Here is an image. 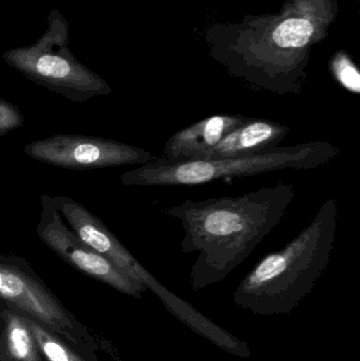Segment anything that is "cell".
Instances as JSON below:
<instances>
[{
	"instance_id": "obj_1",
	"label": "cell",
	"mask_w": 360,
	"mask_h": 361,
	"mask_svg": "<svg viewBox=\"0 0 360 361\" xmlns=\"http://www.w3.org/2000/svg\"><path fill=\"white\" fill-rule=\"evenodd\" d=\"M295 197L293 185L278 183L238 197L188 199L165 210L183 226L182 250L199 254L190 269L192 290L226 279L281 222Z\"/></svg>"
},
{
	"instance_id": "obj_2",
	"label": "cell",
	"mask_w": 360,
	"mask_h": 361,
	"mask_svg": "<svg viewBox=\"0 0 360 361\" xmlns=\"http://www.w3.org/2000/svg\"><path fill=\"white\" fill-rule=\"evenodd\" d=\"M337 219L338 202L328 199L308 226L285 247L266 255L239 282L235 305L259 316L292 313L329 265Z\"/></svg>"
},
{
	"instance_id": "obj_3",
	"label": "cell",
	"mask_w": 360,
	"mask_h": 361,
	"mask_svg": "<svg viewBox=\"0 0 360 361\" xmlns=\"http://www.w3.org/2000/svg\"><path fill=\"white\" fill-rule=\"evenodd\" d=\"M340 152L330 142L311 141L237 158L170 161L158 157L148 164L123 173L120 180L126 186H196L287 169L312 171L329 164Z\"/></svg>"
},
{
	"instance_id": "obj_4",
	"label": "cell",
	"mask_w": 360,
	"mask_h": 361,
	"mask_svg": "<svg viewBox=\"0 0 360 361\" xmlns=\"http://www.w3.org/2000/svg\"><path fill=\"white\" fill-rule=\"evenodd\" d=\"M53 205L66 224L91 248L113 263L125 275L143 284L151 290L163 303L167 311L183 324L196 319L198 310L173 294L147 271L128 248L106 226L105 223L72 197L65 195L51 197Z\"/></svg>"
},
{
	"instance_id": "obj_5",
	"label": "cell",
	"mask_w": 360,
	"mask_h": 361,
	"mask_svg": "<svg viewBox=\"0 0 360 361\" xmlns=\"http://www.w3.org/2000/svg\"><path fill=\"white\" fill-rule=\"evenodd\" d=\"M29 158L58 169L85 171L148 164L158 157L137 146L80 135H55L25 147Z\"/></svg>"
},
{
	"instance_id": "obj_6",
	"label": "cell",
	"mask_w": 360,
	"mask_h": 361,
	"mask_svg": "<svg viewBox=\"0 0 360 361\" xmlns=\"http://www.w3.org/2000/svg\"><path fill=\"white\" fill-rule=\"evenodd\" d=\"M42 212L36 233L42 243L74 269L118 292L141 298L147 288L125 275L113 263L80 239L66 224L51 201V195H40Z\"/></svg>"
},
{
	"instance_id": "obj_7",
	"label": "cell",
	"mask_w": 360,
	"mask_h": 361,
	"mask_svg": "<svg viewBox=\"0 0 360 361\" xmlns=\"http://www.w3.org/2000/svg\"><path fill=\"white\" fill-rule=\"evenodd\" d=\"M0 299L74 345L80 341L71 318L25 259L0 255Z\"/></svg>"
},
{
	"instance_id": "obj_8",
	"label": "cell",
	"mask_w": 360,
	"mask_h": 361,
	"mask_svg": "<svg viewBox=\"0 0 360 361\" xmlns=\"http://www.w3.org/2000/svg\"><path fill=\"white\" fill-rule=\"evenodd\" d=\"M247 120L249 118L241 114H219L199 121L169 137L162 158L170 161L204 159L226 135Z\"/></svg>"
},
{
	"instance_id": "obj_9",
	"label": "cell",
	"mask_w": 360,
	"mask_h": 361,
	"mask_svg": "<svg viewBox=\"0 0 360 361\" xmlns=\"http://www.w3.org/2000/svg\"><path fill=\"white\" fill-rule=\"evenodd\" d=\"M289 133V127L280 123L249 118L244 124L226 135L201 160L237 158L272 149L280 146Z\"/></svg>"
},
{
	"instance_id": "obj_10",
	"label": "cell",
	"mask_w": 360,
	"mask_h": 361,
	"mask_svg": "<svg viewBox=\"0 0 360 361\" xmlns=\"http://www.w3.org/2000/svg\"><path fill=\"white\" fill-rule=\"evenodd\" d=\"M6 316V341L11 356L16 361H39L33 335L20 314L12 310Z\"/></svg>"
},
{
	"instance_id": "obj_11",
	"label": "cell",
	"mask_w": 360,
	"mask_h": 361,
	"mask_svg": "<svg viewBox=\"0 0 360 361\" xmlns=\"http://www.w3.org/2000/svg\"><path fill=\"white\" fill-rule=\"evenodd\" d=\"M19 314H20L27 328L31 331L36 345L39 348L40 351L42 352L46 360L85 361L77 354L74 353L70 348H68L63 341H59L56 336L51 334L39 322H36L30 316L25 317V315L21 312Z\"/></svg>"
},
{
	"instance_id": "obj_12",
	"label": "cell",
	"mask_w": 360,
	"mask_h": 361,
	"mask_svg": "<svg viewBox=\"0 0 360 361\" xmlns=\"http://www.w3.org/2000/svg\"><path fill=\"white\" fill-rule=\"evenodd\" d=\"M314 34L312 23L306 18H287L273 34L275 44L280 48H304Z\"/></svg>"
},
{
	"instance_id": "obj_13",
	"label": "cell",
	"mask_w": 360,
	"mask_h": 361,
	"mask_svg": "<svg viewBox=\"0 0 360 361\" xmlns=\"http://www.w3.org/2000/svg\"><path fill=\"white\" fill-rule=\"evenodd\" d=\"M334 78L349 92L360 93V73L350 57L345 53H338L331 61Z\"/></svg>"
},
{
	"instance_id": "obj_14",
	"label": "cell",
	"mask_w": 360,
	"mask_h": 361,
	"mask_svg": "<svg viewBox=\"0 0 360 361\" xmlns=\"http://www.w3.org/2000/svg\"><path fill=\"white\" fill-rule=\"evenodd\" d=\"M23 123L25 116L20 109L0 99V137L20 128Z\"/></svg>"
}]
</instances>
